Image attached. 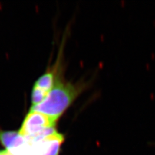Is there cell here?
<instances>
[{"mask_svg":"<svg viewBox=\"0 0 155 155\" xmlns=\"http://www.w3.org/2000/svg\"><path fill=\"white\" fill-rule=\"evenodd\" d=\"M57 120L35 110H30L22 124L19 133L30 140H35L53 133Z\"/></svg>","mask_w":155,"mask_h":155,"instance_id":"cell-2","label":"cell"},{"mask_svg":"<svg viewBox=\"0 0 155 155\" xmlns=\"http://www.w3.org/2000/svg\"><path fill=\"white\" fill-rule=\"evenodd\" d=\"M0 143L10 155H36L32 142L19 132L0 130Z\"/></svg>","mask_w":155,"mask_h":155,"instance_id":"cell-3","label":"cell"},{"mask_svg":"<svg viewBox=\"0 0 155 155\" xmlns=\"http://www.w3.org/2000/svg\"><path fill=\"white\" fill-rule=\"evenodd\" d=\"M0 155H10V154H9V153L7 151H5H5H0Z\"/></svg>","mask_w":155,"mask_h":155,"instance_id":"cell-6","label":"cell"},{"mask_svg":"<svg viewBox=\"0 0 155 155\" xmlns=\"http://www.w3.org/2000/svg\"><path fill=\"white\" fill-rule=\"evenodd\" d=\"M79 93L78 87L70 83L56 81L43 101L32 106L31 110L43 113L58 120L73 103Z\"/></svg>","mask_w":155,"mask_h":155,"instance_id":"cell-1","label":"cell"},{"mask_svg":"<svg viewBox=\"0 0 155 155\" xmlns=\"http://www.w3.org/2000/svg\"><path fill=\"white\" fill-rule=\"evenodd\" d=\"M57 79L54 72H47L36 81L32 91V106L40 104L54 86Z\"/></svg>","mask_w":155,"mask_h":155,"instance_id":"cell-5","label":"cell"},{"mask_svg":"<svg viewBox=\"0 0 155 155\" xmlns=\"http://www.w3.org/2000/svg\"><path fill=\"white\" fill-rule=\"evenodd\" d=\"M64 140V135L55 130L45 137L31 140L36 155H59Z\"/></svg>","mask_w":155,"mask_h":155,"instance_id":"cell-4","label":"cell"}]
</instances>
